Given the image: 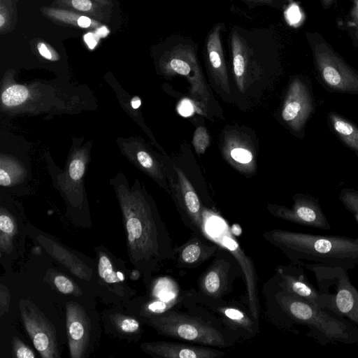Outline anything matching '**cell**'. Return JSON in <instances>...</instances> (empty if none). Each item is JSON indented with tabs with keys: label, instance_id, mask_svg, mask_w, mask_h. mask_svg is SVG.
Returning a JSON list of instances; mask_svg holds the SVG:
<instances>
[{
	"label": "cell",
	"instance_id": "6da1fadb",
	"mask_svg": "<svg viewBox=\"0 0 358 358\" xmlns=\"http://www.w3.org/2000/svg\"><path fill=\"white\" fill-rule=\"evenodd\" d=\"M266 293L268 315L278 328L294 333V326L308 328L307 336L322 345L358 343V326L282 289L274 275Z\"/></svg>",
	"mask_w": 358,
	"mask_h": 358
},
{
	"label": "cell",
	"instance_id": "7a4b0ae2",
	"mask_svg": "<svg viewBox=\"0 0 358 358\" xmlns=\"http://www.w3.org/2000/svg\"><path fill=\"white\" fill-rule=\"evenodd\" d=\"M122 207L129 261L148 282L173 259L175 248L158 213L146 200L127 199Z\"/></svg>",
	"mask_w": 358,
	"mask_h": 358
},
{
	"label": "cell",
	"instance_id": "3957f363",
	"mask_svg": "<svg viewBox=\"0 0 358 358\" xmlns=\"http://www.w3.org/2000/svg\"><path fill=\"white\" fill-rule=\"evenodd\" d=\"M262 237L278 248L293 264L313 263L340 266L349 271L358 266V238L320 235L275 229Z\"/></svg>",
	"mask_w": 358,
	"mask_h": 358
},
{
	"label": "cell",
	"instance_id": "277c9868",
	"mask_svg": "<svg viewBox=\"0 0 358 358\" xmlns=\"http://www.w3.org/2000/svg\"><path fill=\"white\" fill-rule=\"evenodd\" d=\"M182 304L191 312L169 309L163 313L137 317L158 334L209 347L228 348L238 341L213 317L183 294Z\"/></svg>",
	"mask_w": 358,
	"mask_h": 358
},
{
	"label": "cell",
	"instance_id": "5b68a950",
	"mask_svg": "<svg viewBox=\"0 0 358 358\" xmlns=\"http://www.w3.org/2000/svg\"><path fill=\"white\" fill-rule=\"evenodd\" d=\"M197 48L190 38L175 34L161 57L160 65L165 74L187 78L190 97L197 108L207 113L211 95L198 61Z\"/></svg>",
	"mask_w": 358,
	"mask_h": 358
},
{
	"label": "cell",
	"instance_id": "8992f818",
	"mask_svg": "<svg viewBox=\"0 0 358 358\" xmlns=\"http://www.w3.org/2000/svg\"><path fill=\"white\" fill-rule=\"evenodd\" d=\"M312 272L320 294L321 308L358 326V290L351 283L347 270L317 264L301 265Z\"/></svg>",
	"mask_w": 358,
	"mask_h": 358
},
{
	"label": "cell",
	"instance_id": "52a82bcc",
	"mask_svg": "<svg viewBox=\"0 0 358 358\" xmlns=\"http://www.w3.org/2000/svg\"><path fill=\"white\" fill-rule=\"evenodd\" d=\"M318 80L329 92L358 95V71L317 34L307 33Z\"/></svg>",
	"mask_w": 358,
	"mask_h": 358
},
{
	"label": "cell",
	"instance_id": "ba28073f",
	"mask_svg": "<svg viewBox=\"0 0 358 358\" xmlns=\"http://www.w3.org/2000/svg\"><path fill=\"white\" fill-rule=\"evenodd\" d=\"M186 294L190 301L211 315L238 341L250 339L259 331V325L250 310H246L238 303L208 299L194 290L187 292Z\"/></svg>",
	"mask_w": 358,
	"mask_h": 358
},
{
	"label": "cell",
	"instance_id": "9c48e42d",
	"mask_svg": "<svg viewBox=\"0 0 358 358\" xmlns=\"http://www.w3.org/2000/svg\"><path fill=\"white\" fill-rule=\"evenodd\" d=\"M96 250V280L102 296L113 303L127 304L134 291L129 283L130 273L124 262L103 246L97 247Z\"/></svg>",
	"mask_w": 358,
	"mask_h": 358
},
{
	"label": "cell",
	"instance_id": "30bf717a",
	"mask_svg": "<svg viewBox=\"0 0 358 358\" xmlns=\"http://www.w3.org/2000/svg\"><path fill=\"white\" fill-rule=\"evenodd\" d=\"M240 271L241 267L234 257L220 246L212 263L199 278V294L214 300L223 299L232 292L234 282Z\"/></svg>",
	"mask_w": 358,
	"mask_h": 358
},
{
	"label": "cell",
	"instance_id": "8fae6325",
	"mask_svg": "<svg viewBox=\"0 0 358 358\" xmlns=\"http://www.w3.org/2000/svg\"><path fill=\"white\" fill-rule=\"evenodd\" d=\"M315 110L311 86L303 78H294L287 90L281 108V118L299 138H303L308 121Z\"/></svg>",
	"mask_w": 358,
	"mask_h": 358
},
{
	"label": "cell",
	"instance_id": "7c38bea8",
	"mask_svg": "<svg viewBox=\"0 0 358 358\" xmlns=\"http://www.w3.org/2000/svg\"><path fill=\"white\" fill-rule=\"evenodd\" d=\"M19 306L24 327L40 355L43 358L60 357L55 331L50 321L29 300L22 299Z\"/></svg>",
	"mask_w": 358,
	"mask_h": 358
},
{
	"label": "cell",
	"instance_id": "4fadbf2b",
	"mask_svg": "<svg viewBox=\"0 0 358 358\" xmlns=\"http://www.w3.org/2000/svg\"><path fill=\"white\" fill-rule=\"evenodd\" d=\"M293 201L290 208L269 204L268 211L275 217L301 226L326 231L331 229L317 198L299 193L293 196Z\"/></svg>",
	"mask_w": 358,
	"mask_h": 358
},
{
	"label": "cell",
	"instance_id": "5bb4252c",
	"mask_svg": "<svg viewBox=\"0 0 358 358\" xmlns=\"http://www.w3.org/2000/svg\"><path fill=\"white\" fill-rule=\"evenodd\" d=\"M66 331L71 357H87L93 344L92 324L85 309L74 301L66 303Z\"/></svg>",
	"mask_w": 358,
	"mask_h": 358
},
{
	"label": "cell",
	"instance_id": "9a60e30c",
	"mask_svg": "<svg viewBox=\"0 0 358 358\" xmlns=\"http://www.w3.org/2000/svg\"><path fill=\"white\" fill-rule=\"evenodd\" d=\"M215 241L221 247L228 250L238 262L247 288L248 309L259 325L260 306L258 297L257 278L255 267L251 258L240 247L230 229L227 228Z\"/></svg>",
	"mask_w": 358,
	"mask_h": 358
},
{
	"label": "cell",
	"instance_id": "2e32d148",
	"mask_svg": "<svg viewBox=\"0 0 358 358\" xmlns=\"http://www.w3.org/2000/svg\"><path fill=\"white\" fill-rule=\"evenodd\" d=\"M174 169L178 176V184L175 185L176 201L185 222L194 233L207 237L199 198L183 171L178 167Z\"/></svg>",
	"mask_w": 358,
	"mask_h": 358
},
{
	"label": "cell",
	"instance_id": "e0dca14e",
	"mask_svg": "<svg viewBox=\"0 0 358 358\" xmlns=\"http://www.w3.org/2000/svg\"><path fill=\"white\" fill-rule=\"evenodd\" d=\"M222 153L224 159L239 171L249 174L256 170L255 148L243 133L227 132L222 141Z\"/></svg>",
	"mask_w": 358,
	"mask_h": 358
},
{
	"label": "cell",
	"instance_id": "ac0fdd59",
	"mask_svg": "<svg viewBox=\"0 0 358 358\" xmlns=\"http://www.w3.org/2000/svg\"><path fill=\"white\" fill-rule=\"evenodd\" d=\"M141 350L157 358H219L224 352L209 346L170 341L147 342Z\"/></svg>",
	"mask_w": 358,
	"mask_h": 358
},
{
	"label": "cell",
	"instance_id": "d6986e66",
	"mask_svg": "<svg viewBox=\"0 0 358 358\" xmlns=\"http://www.w3.org/2000/svg\"><path fill=\"white\" fill-rule=\"evenodd\" d=\"M275 276L282 289L321 308L319 290L310 283L303 266L293 263L279 266Z\"/></svg>",
	"mask_w": 358,
	"mask_h": 358
},
{
	"label": "cell",
	"instance_id": "ffe728a7",
	"mask_svg": "<svg viewBox=\"0 0 358 358\" xmlns=\"http://www.w3.org/2000/svg\"><path fill=\"white\" fill-rule=\"evenodd\" d=\"M224 29V24L220 22L210 29L206 41L205 57L208 71L215 83L225 93H229V82L221 38Z\"/></svg>",
	"mask_w": 358,
	"mask_h": 358
},
{
	"label": "cell",
	"instance_id": "44dd1931",
	"mask_svg": "<svg viewBox=\"0 0 358 358\" xmlns=\"http://www.w3.org/2000/svg\"><path fill=\"white\" fill-rule=\"evenodd\" d=\"M220 245L207 237L194 233L182 245L174 248L173 259L178 268H195L215 257Z\"/></svg>",
	"mask_w": 358,
	"mask_h": 358
},
{
	"label": "cell",
	"instance_id": "7402d4cb",
	"mask_svg": "<svg viewBox=\"0 0 358 358\" xmlns=\"http://www.w3.org/2000/svg\"><path fill=\"white\" fill-rule=\"evenodd\" d=\"M104 321L106 327L113 334L124 338H134L142 331L140 320L131 313L109 311L104 313Z\"/></svg>",
	"mask_w": 358,
	"mask_h": 358
},
{
	"label": "cell",
	"instance_id": "603a6c76",
	"mask_svg": "<svg viewBox=\"0 0 358 358\" xmlns=\"http://www.w3.org/2000/svg\"><path fill=\"white\" fill-rule=\"evenodd\" d=\"M327 122L340 141L358 155V126L334 111L328 113Z\"/></svg>",
	"mask_w": 358,
	"mask_h": 358
},
{
	"label": "cell",
	"instance_id": "cb8c5ba5",
	"mask_svg": "<svg viewBox=\"0 0 358 358\" xmlns=\"http://www.w3.org/2000/svg\"><path fill=\"white\" fill-rule=\"evenodd\" d=\"M43 247H45L60 262L67 267L72 273L80 279H88L90 277L89 268L79 260L76 257L73 256L68 250H64L52 241H50L43 236L38 238Z\"/></svg>",
	"mask_w": 358,
	"mask_h": 358
},
{
	"label": "cell",
	"instance_id": "d4e9b609",
	"mask_svg": "<svg viewBox=\"0 0 358 358\" xmlns=\"http://www.w3.org/2000/svg\"><path fill=\"white\" fill-rule=\"evenodd\" d=\"M20 229L17 222L8 214L1 212L0 215V248L1 254L10 255L14 250L15 238Z\"/></svg>",
	"mask_w": 358,
	"mask_h": 358
},
{
	"label": "cell",
	"instance_id": "484cf974",
	"mask_svg": "<svg viewBox=\"0 0 358 358\" xmlns=\"http://www.w3.org/2000/svg\"><path fill=\"white\" fill-rule=\"evenodd\" d=\"M28 90L21 85H15L7 88L1 95V100L8 106H17L23 103L28 96Z\"/></svg>",
	"mask_w": 358,
	"mask_h": 358
},
{
	"label": "cell",
	"instance_id": "4316f807",
	"mask_svg": "<svg viewBox=\"0 0 358 358\" xmlns=\"http://www.w3.org/2000/svg\"><path fill=\"white\" fill-rule=\"evenodd\" d=\"M338 199L358 223V190L345 187L340 191Z\"/></svg>",
	"mask_w": 358,
	"mask_h": 358
},
{
	"label": "cell",
	"instance_id": "83f0119b",
	"mask_svg": "<svg viewBox=\"0 0 358 358\" xmlns=\"http://www.w3.org/2000/svg\"><path fill=\"white\" fill-rule=\"evenodd\" d=\"M192 145L197 154H203L210 145V136L204 127H198L193 134Z\"/></svg>",
	"mask_w": 358,
	"mask_h": 358
},
{
	"label": "cell",
	"instance_id": "f1b7e54d",
	"mask_svg": "<svg viewBox=\"0 0 358 358\" xmlns=\"http://www.w3.org/2000/svg\"><path fill=\"white\" fill-rule=\"evenodd\" d=\"M54 284L56 288L62 293L65 294L77 295L78 291H76L75 284L66 276L64 275H57L54 278Z\"/></svg>",
	"mask_w": 358,
	"mask_h": 358
},
{
	"label": "cell",
	"instance_id": "f546056e",
	"mask_svg": "<svg viewBox=\"0 0 358 358\" xmlns=\"http://www.w3.org/2000/svg\"><path fill=\"white\" fill-rule=\"evenodd\" d=\"M14 357L17 358H34L36 355L32 350L20 339L14 337L12 341Z\"/></svg>",
	"mask_w": 358,
	"mask_h": 358
},
{
	"label": "cell",
	"instance_id": "4dcf8cb0",
	"mask_svg": "<svg viewBox=\"0 0 358 358\" xmlns=\"http://www.w3.org/2000/svg\"><path fill=\"white\" fill-rule=\"evenodd\" d=\"M85 171V164L83 161L76 159L71 162L69 166L70 177L74 180H80Z\"/></svg>",
	"mask_w": 358,
	"mask_h": 358
},
{
	"label": "cell",
	"instance_id": "1f68e13d",
	"mask_svg": "<svg viewBox=\"0 0 358 358\" xmlns=\"http://www.w3.org/2000/svg\"><path fill=\"white\" fill-rule=\"evenodd\" d=\"M0 299H1V315L4 314L9 308L10 303V294L8 290L3 285H1L0 289Z\"/></svg>",
	"mask_w": 358,
	"mask_h": 358
},
{
	"label": "cell",
	"instance_id": "d6a6232c",
	"mask_svg": "<svg viewBox=\"0 0 358 358\" xmlns=\"http://www.w3.org/2000/svg\"><path fill=\"white\" fill-rule=\"evenodd\" d=\"M71 3L76 9L80 11H88L92 6L90 0H72Z\"/></svg>",
	"mask_w": 358,
	"mask_h": 358
},
{
	"label": "cell",
	"instance_id": "836d02e7",
	"mask_svg": "<svg viewBox=\"0 0 358 358\" xmlns=\"http://www.w3.org/2000/svg\"><path fill=\"white\" fill-rule=\"evenodd\" d=\"M38 50L42 57L47 59H52V55L46 45L43 43L38 44Z\"/></svg>",
	"mask_w": 358,
	"mask_h": 358
},
{
	"label": "cell",
	"instance_id": "e575fe53",
	"mask_svg": "<svg viewBox=\"0 0 358 358\" xmlns=\"http://www.w3.org/2000/svg\"><path fill=\"white\" fill-rule=\"evenodd\" d=\"M10 184V179L8 173L1 168L0 169V185L1 186H8Z\"/></svg>",
	"mask_w": 358,
	"mask_h": 358
},
{
	"label": "cell",
	"instance_id": "d590c367",
	"mask_svg": "<svg viewBox=\"0 0 358 358\" xmlns=\"http://www.w3.org/2000/svg\"><path fill=\"white\" fill-rule=\"evenodd\" d=\"M78 25L82 28H87L92 24V20L86 16H80L77 20Z\"/></svg>",
	"mask_w": 358,
	"mask_h": 358
},
{
	"label": "cell",
	"instance_id": "8d00e7d4",
	"mask_svg": "<svg viewBox=\"0 0 358 358\" xmlns=\"http://www.w3.org/2000/svg\"><path fill=\"white\" fill-rule=\"evenodd\" d=\"M249 6H259L262 4L268 5L271 3L272 0H241Z\"/></svg>",
	"mask_w": 358,
	"mask_h": 358
},
{
	"label": "cell",
	"instance_id": "74e56055",
	"mask_svg": "<svg viewBox=\"0 0 358 358\" xmlns=\"http://www.w3.org/2000/svg\"><path fill=\"white\" fill-rule=\"evenodd\" d=\"M353 18L356 24V36L358 38V0H355V4L352 10Z\"/></svg>",
	"mask_w": 358,
	"mask_h": 358
},
{
	"label": "cell",
	"instance_id": "f35d334b",
	"mask_svg": "<svg viewBox=\"0 0 358 358\" xmlns=\"http://www.w3.org/2000/svg\"><path fill=\"white\" fill-rule=\"evenodd\" d=\"M141 104V101L139 97L135 96L131 101V106L134 109H137Z\"/></svg>",
	"mask_w": 358,
	"mask_h": 358
},
{
	"label": "cell",
	"instance_id": "ab89813d",
	"mask_svg": "<svg viewBox=\"0 0 358 358\" xmlns=\"http://www.w3.org/2000/svg\"><path fill=\"white\" fill-rule=\"evenodd\" d=\"M334 0H322V5L324 7H328L329 6Z\"/></svg>",
	"mask_w": 358,
	"mask_h": 358
},
{
	"label": "cell",
	"instance_id": "60d3db41",
	"mask_svg": "<svg viewBox=\"0 0 358 358\" xmlns=\"http://www.w3.org/2000/svg\"><path fill=\"white\" fill-rule=\"evenodd\" d=\"M5 22H6V20H5L4 17H3V13H1V14H0V27L1 29L3 28Z\"/></svg>",
	"mask_w": 358,
	"mask_h": 358
}]
</instances>
